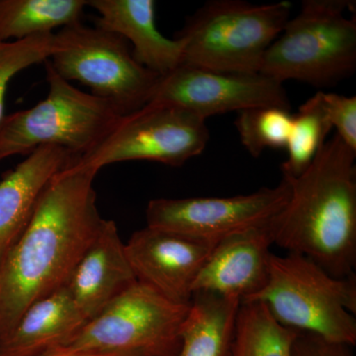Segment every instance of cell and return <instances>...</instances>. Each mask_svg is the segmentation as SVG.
<instances>
[{"label": "cell", "instance_id": "ac0fdd59", "mask_svg": "<svg viewBox=\"0 0 356 356\" xmlns=\"http://www.w3.org/2000/svg\"><path fill=\"white\" fill-rule=\"evenodd\" d=\"M240 305L236 299L194 293L178 356H231Z\"/></svg>", "mask_w": 356, "mask_h": 356}, {"label": "cell", "instance_id": "52a82bcc", "mask_svg": "<svg viewBox=\"0 0 356 356\" xmlns=\"http://www.w3.org/2000/svg\"><path fill=\"white\" fill-rule=\"evenodd\" d=\"M189 308L191 304L175 303L136 281L60 346L130 356H178Z\"/></svg>", "mask_w": 356, "mask_h": 356}, {"label": "cell", "instance_id": "5bb4252c", "mask_svg": "<svg viewBox=\"0 0 356 356\" xmlns=\"http://www.w3.org/2000/svg\"><path fill=\"white\" fill-rule=\"evenodd\" d=\"M88 6L99 14L96 27L130 42L133 57L143 67L165 76L184 64V41L159 31L154 0H90Z\"/></svg>", "mask_w": 356, "mask_h": 356}, {"label": "cell", "instance_id": "7402d4cb", "mask_svg": "<svg viewBox=\"0 0 356 356\" xmlns=\"http://www.w3.org/2000/svg\"><path fill=\"white\" fill-rule=\"evenodd\" d=\"M293 115L280 107H257L238 112L235 121L241 143L254 158L267 149L286 147Z\"/></svg>", "mask_w": 356, "mask_h": 356}, {"label": "cell", "instance_id": "7c38bea8", "mask_svg": "<svg viewBox=\"0 0 356 356\" xmlns=\"http://www.w3.org/2000/svg\"><path fill=\"white\" fill-rule=\"evenodd\" d=\"M215 245L147 226L133 234L125 252L137 281L175 303L189 305L194 283Z\"/></svg>", "mask_w": 356, "mask_h": 356}, {"label": "cell", "instance_id": "4fadbf2b", "mask_svg": "<svg viewBox=\"0 0 356 356\" xmlns=\"http://www.w3.org/2000/svg\"><path fill=\"white\" fill-rule=\"evenodd\" d=\"M274 218L219 241L198 274L193 294L212 293L242 303L261 291L268 280L270 248L275 243Z\"/></svg>", "mask_w": 356, "mask_h": 356}, {"label": "cell", "instance_id": "7a4b0ae2", "mask_svg": "<svg viewBox=\"0 0 356 356\" xmlns=\"http://www.w3.org/2000/svg\"><path fill=\"white\" fill-rule=\"evenodd\" d=\"M355 156L337 135L327 140L305 172L284 177L289 200L274 218V245L337 278L355 275Z\"/></svg>", "mask_w": 356, "mask_h": 356}, {"label": "cell", "instance_id": "8fae6325", "mask_svg": "<svg viewBox=\"0 0 356 356\" xmlns=\"http://www.w3.org/2000/svg\"><path fill=\"white\" fill-rule=\"evenodd\" d=\"M147 105L170 106L206 119L257 107L290 110L283 83L261 74H236L182 64L159 77Z\"/></svg>", "mask_w": 356, "mask_h": 356}, {"label": "cell", "instance_id": "d6986e66", "mask_svg": "<svg viewBox=\"0 0 356 356\" xmlns=\"http://www.w3.org/2000/svg\"><path fill=\"white\" fill-rule=\"evenodd\" d=\"M84 0H0V41H18L81 22Z\"/></svg>", "mask_w": 356, "mask_h": 356}, {"label": "cell", "instance_id": "484cf974", "mask_svg": "<svg viewBox=\"0 0 356 356\" xmlns=\"http://www.w3.org/2000/svg\"><path fill=\"white\" fill-rule=\"evenodd\" d=\"M40 356H130L125 355H118V353H102V351L91 350H74L69 348H58L47 351Z\"/></svg>", "mask_w": 356, "mask_h": 356}, {"label": "cell", "instance_id": "cb8c5ba5", "mask_svg": "<svg viewBox=\"0 0 356 356\" xmlns=\"http://www.w3.org/2000/svg\"><path fill=\"white\" fill-rule=\"evenodd\" d=\"M325 113L336 135L344 144L356 152V97L321 91Z\"/></svg>", "mask_w": 356, "mask_h": 356}, {"label": "cell", "instance_id": "ba28073f", "mask_svg": "<svg viewBox=\"0 0 356 356\" xmlns=\"http://www.w3.org/2000/svg\"><path fill=\"white\" fill-rule=\"evenodd\" d=\"M60 48L50 62L67 81H79L127 115L146 106L159 76L140 65L128 42L79 22L57 33Z\"/></svg>", "mask_w": 356, "mask_h": 356}, {"label": "cell", "instance_id": "ffe728a7", "mask_svg": "<svg viewBox=\"0 0 356 356\" xmlns=\"http://www.w3.org/2000/svg\"><path fill=\"white\" fill-rule=\"evenodd\" d=\"M297 331L280 325L264 304L242 302L231 356H292Z\"/></svg>", "mask_w": 356, "mask_h": 356}, {"label": "cell", "instance_id": "6da1fadb", "mask_svg": "<svg viewBox=\"0 0 356 356\" xmlns=\"http://www.w3.org/2000/svg\"><path fill=\"white\" fill-rule=\"evenodd\" d=\"M91 172L67 170L51 180L23 233L0 261V341L35 302L67 286L106 220Z\"/></svg>", "mask_w": 356, "mask_h": 356}, {"label": "cell", "instance_id": "d4e9b609", "mask_svg": "<svg viewBox=\"0 0 356 356\" xmlns=\"http://www.w3.org/2000/svg\"><path fill=\"white\" fill-rule=\"evenodd\" d=\"M353 346L332 343L317 334L297 332L293 341L292 356H355Z\"/></svg>", "mask_w": 356, "mask_h": 356}, {"label": "cell", "instance_id": "8992f818", "mask_svg": "<svg viewBox=\"0 0 356 356\" xmlns=\"http://www.w3.org/2000/svg\"><path fill=\"white\" fill-rule=\"evenodd\" d=\"M46 67L49 92L31 108L4 115L0 121V161L31 154L37 147H60L76 158L93 149L124 116L116 105L74 88Z\"/></svg>", "mask_w": 356, "mask_h": 356}, {"label": "cell", "instance_id": "2e32d148", "mask_svg": "<svg viewBox=\"0 0 356 356\" xmlns=\"http://www.w3.org/2000/svg\"><path fill=\"white\" fill-rule=\"evenodd\" d=\"M136 281L116 224L106 220L77 264L67 287L88 322Z\"/></svg>", "mask_w": 356, "mask_h": 356}, {"label": "cell", "instance_id": "603a6c76", "mask_svg": "<svg viewBox=\"0 0 356 356\" xmlns=\"http://www.w3.org/2000/svg\"><path fill=\"white\" fill-rule=\"evenodd\" d=\"M60 48V40L54 32L18 41H0V121L4 117V100L11 79L21 70L50 60Z\"/></svg>", "mask_w": 356, "mask_h": 356}, {"label": "cell", "instance_id": "9a60e30c", "mask_svg": "<svg viewBox=\"0 0 356 356\" xmlns=\"http://www.w3.org/2000/svg\"><path fill=\"white\" fill-rule=\"evenodd\" d=\"M74 159L63 147H39L0 182V261L27 227L51 180Z\"/></svg>", "mask_w": 356, "mask_h": 356}, {"label": "cell", "instance_id": "44dd1931", "mask_svg": "<svg viewBox=\"0 0 356 356\" xmlns=\"http://www.w3.org/2000/svg\"><path fill=\"white\" fill-rule=\"evenodd\" d=\"M321 92L312 96L293 115L286 147L288 158L281 165L283 177L296 178L305 172L332 131Z\"/></svg>", "mask_w": 356, "mask_h": 356}, {"label": "cell", "instance_id": "30bf717a", "mask_svg": "<svg viewBox=\"0 0 356 356\" xmlns=\"http://www.w3.org/2000/svg\"><path fill=\"white\" fill-rule=\"evenodd\" d=\"M289 197V182L282 177L276 186L245 195L154 199L147 204V227L217 245L227 236L270 221Z\"/></svg>", "mask_w": 356, "mask_h": 356}, {"label": "cell", "instance_id": "5b68a950", "mask_svg": "<svg viewBox=\"0 0 356 356\" xmlns=\"http://www.w3.org/2000/svg\"><path fill=\"white\" fill-rule=\"evenodd\" d=\"M289 1L211 0L178 33L184 64L221 72H259L266 51L291 18Z\"/></svg>", "mask_w": 356, "mask_h": 356}, {"label": "cell", "instance_id": "9c48e42d", "mask_svg": "<svg viewBox=\"0 0 356 356\" xmlns=\"http://www.w3.org/2000/svg\"><path fill=\"white\" fill-rule=\"evenodd\" d=\"M210 140L206 120L170 106L146 105L120 121L93 149L74 159L67 170L97 172L131 161L184 165L203 153Z\"/></svg>", "mask_w": 356, "mask_h": 356}, {"label": "cell", "instance_id": "3957f363", "mask_svg": "<svg viewBox=\"0 0 356 356\" xmlns=\"http://www.w3.org/2000/svg\"><path fill=\"white\" fill-rule=\"evenodd\" d=\"M250 301L264 304L283 327L356 344V275L334 277L304 255L271 254L268 280Z\"/></svg>", "mask_w": 356, "mask_h": 356}, {"label": "cell", "instance_id": "e0dca14e", "mask_svg": "<svg viewBox=\"0 0 356 356\" xmlns=\"http://www.w3.org/2000/svg\"><path fill=\"white\" fill-rule=\"evenodd\" d=\"M86 323L67 287L60 288L23 313L0 341V356H40L67 343Z\"/></svg>", "mask_w": 356, "mask_h": 356}, {"label": "cell", "instance_id": "277c9868", "mask_svg": "<svg viewBox=\"0 0 356 356\" xmlns=\"http://www.w3.org/2000/svg\"><path fill=\"white\" fill-rule=\"evenodd\" d=\"M353 0H305L264 55L259 72L280 83L292 79L317 88L334 86L356 69Z\"/></svg>", "mask_w": 356, "mask_h": 356}]
</instances>
